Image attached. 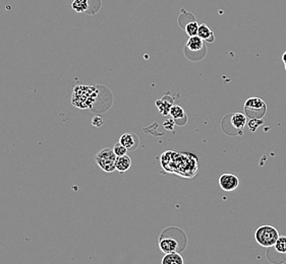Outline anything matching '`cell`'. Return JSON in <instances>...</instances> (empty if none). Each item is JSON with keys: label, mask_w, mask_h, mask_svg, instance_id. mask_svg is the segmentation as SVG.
Returning <instances> with one entry per match:
<instances>
[{"label": "cell", "mask_w": 286, "mask_h": 264, "mask_svg": "<svg viewBox=\"0 0 286 264\" xmlns=\"http://www.w3.org/2000/svg\"><path fill=\"white\" fill-rule=\"evenodd\" d=\"M162 264H184L183 258L182 256L177 253V252H173V253H168L165 254V256L162 258Z\"/></svg>", "instance_id": "7c38bea8"}, {"label": "cell", "mask_w": 286, "mask_h": 264, "mask_svg": "<svg viewBox=\"0 0 286 264\" xmlns=\"http://www.w3.org/2000/svg\"><path fill=\"white\" fill-rule=\"evenodd\" d=\"M263 124V120L262 119H252L249 122V127L252 131H256L257 128Z\"/></svg>", "instance_id": "d6986e66"}, {"label": "cell", "mask_w": 286, "mask_h": 264, "mask_svg": "<svg viewBox=\"0 0 286 264\" xmlns=\"http://www.w3.org/2000/svg\"><path fill=\"white\" fill-rule=\"evenodd\" d=\"M280 237L279 232L273 225H261L260 228L257 229L255 233V239L257 243L262 247L269 248L275 245L276 241Z\"/></svg>", "instance_id": "7a4b0ae2"}, {"label": "cell", "mask_w": 286, "mask_h": 264, "mask_svg": "<svg viewBox=\"0 0 286 264\" xmlns=\"http://www.w3.org/2000/svg\"><path fill=\"white\" fill-rule=\"evenodd\" d=\"M219 184L224 191L229 192L236 189L239 185V180L233 174H223L219 178Z\"/></svg>", "instance_id": "5b68a950"}, {"label": "cell", "mask_w": 286, "mask_h": 264, "mask_svg": "<svg viewBox=\"0 0 286 264\" xmlns=\"http://www.w3.org/2000/svg\"><path fill=\"white\" fill-rule=\"evenodd\" d=\"M91 123L95 127H101L103 125V123H104V120H103V118L101 116L96 115V116H94L92 118V122Z\"/></svg>", "instance_id": "ffe728a7"}, {"label": "cell", "mask_w": 286, "mask_h": 264, "mask_svg": "<svg viewBox=\"0 0 286 264\" xmlns=\"http://www.w3.org/2000/svg\"><path fill=\"white\" fill-rule=\"evenodd\" d=\"M156 105H157L158 109L160 110V112L162 113V115H167V114H169V113H170V109H171V107L173 106V105L171 104V103H167V102H166L165 104H163L162 100H161V101H157Z\"/></svg>", "instance_id": "e0dca14e"}, {"label": "cell", "mask_w": 286, "mask_h": 264, "mask_svg": "<svg viewBox=\"0 0 286 264\" xmlns=\"http://www.w3.org/2000/svg\"><path fill=\"white\" fill-rule=\"evenodd\" d=\"M100 90L98 87L80 85L73 88L71 103L80 109H89L97 101Z\"/></svg>", "instance_id": "6da1fadb"}, {"label": "cell", "mask_w": 286, "mask_h": 264, "mask_svg": "<svg viewBox=\"0 0 286 264\" xmlns=\"http://www.w3.org/2000/svg\"><path fill=\"white\" fill-rule=\"evenodd\" d=\"M169 114L172 116L175 120H178L182 117H185V114H184V110L178 106V105H173L172 107H171L170 109V113Z\"/></svg>", "instance_id": "9a60e30c"}, {"label": "cell", "mask_w": 286, "mask_h": 264, "mask_svg": "<svg viewBox=\"0 0 286 264\" xmlns=\"http://www.w3.org/2000/svg\"><path fill=\"white\" fill-rule=\"evenodd\" d=\"M199 24L196 21L193 22H189L186 24L184 30L185 33L187 34L188 37H194V36H198V31H199Z\"/></svg>", "instance_id": "5bb4252c"}, {"label": "cell", "mask_w": 286, "mask_h": 264, "mask_svg": "<svg viewBox=\"0 0 286 264\" xmlns=\"http://www.w3.org/2000/svg\"><path fill=\"white\" fill-rule=\"evenodd\" d=\"M230 124L236 130H242L246 124V116L241 113H234L230 116Z\"/></svg>", "instance_id": "30bf717a"}, {"label": "cell", "mask_w": 286, "mask_h": 264, "mask_svg": "<svg viewBox=\"0 0 286 264\" xmlns=\"http://www.w3.org/2000/svg\"><path fill=\"white\" fill-rule=\"evenodd\" d=\"M115 167L118 172L124 173L131 167V159L127 155L117 157L116 162H115Z\"/></svg>", "instance_id": "9c48e42d"}, {"label": "cell", "mask_w": 286, "mask_h": 264, "mask_svg": "<svg viewBox=\"0 0 286 264\" xmlns=\"http://www.w3.org/2000/svg\"><path fill=\"white\" fill-rule=\"evenodd\" d=\"M186 50L190 52L198 53L204 50V40H202L199 36L189 37L188 41L186 42Z\"/></svg>", "instance_id": "ba28073f"}, {"label": "cell", "mask_w": 286, "mask_h": 264, "mask_svg": "<svg viewBox=\"0 0 286 264\" xmlns=\"http://www.w3.org/2000/svg\"><path fill=\"white\" fill-rule=\"evenodd\" d=\"M117 156L114 154L113 148H103L96 155L97 165L106 173H112L116 170L115 162Z\"/></svg>", "instance_id": "3957f363"}, {"label": "cell", "mask_w": 286, "mask_h": 264, "mask_svg": "<svg viewBox=\"0 0 286 264\" xmlns=\"http://www.w3.org/2000/svg\"><path fill=\"white\" fill-rule=\"evenodd\" d=\"M266 103L257 97L247 99L244 103V113L251 119H262L266 114Z\"/></svg>", "instance_id": "277c9868"}, {"label": "cell", "mask_w": 286, "mask_h": 264, "mask_svg": "<svg viewBox=\"0 0 286 264\" xmlns=\"http://www.w3.org/2000/svg\"><path fill=\"white\" fill-rule=\"evenodd\" d=\"M274 247L278 253L286 254V236H280L276 241Z\"/></svg>", "instance_id": "2e32d148"}, {"label": "cell", "mask_w": 286, "mask_h": 264, "mask_svg": "<svg viewBox=\"0 0 286 264\" xmlns=\"http://www.w3.org/2000/svg\"><path fill=\"white\" fill-rule=\"evenodd\" d=\"M284 67H285V70H286V64H285V65H284Z\"/></svg>", "instance_id": "7402d4cb"}, {"label": "cell", "mask_w": 286, "mask_h": 264, "mask_svg": "<svg viewBox=\"0 0 286 264\" xmlns=\"http://www.w3.org/2000/svg\"><path fill=\"white\" fill-rule=\"evenodd\" d=\"M113 152L115 154L117 157H121L127 154L128 150L126 149L125 146H123L120 142H117L115 145L113 146Z\"/></svg>", "instance_id": "ac0fdd59"}, {"label": "cell", "mask_w": 286, "mask_h": 264, "mask_svg": "<svg viewBox=\"0 0 286 264\" xmlns=\"http://www.w3.org/2000/svg\"><path fill=\"white\" fill-rule=\"evenodd\" d=\"M198 36L204 41H208V42H213L214 41L213 32L211 31V29H210L206 24L200 25L199 31H198Z\"/></svg>", "instance_id": "8fae6325"}, {"label": "cell", "mask_w": 286, "mask_h": 264, "mask_svg": "<svg viewBox=\"0 0 286 264\" xmlns=\"http://www.w3.org/2000/svg\"><path fill=\"white\" fill-rule=\"evenodd\" d=\"M71 8L79 13L90 12L89 0H73L71 3Z\"/></svg>", "instance_id": "4fadbf2b"}, {"label": "cell", "mask_w": 286, "mask_h": 264, "mask_svg": "<svg viewBox=\"0 0 286 264\" xmlns=\"http://www.w3.org/2000/svg\"><path fill=\"white\" fill-rule=\"evenodd\" d=\"M282 61L284 64H286V51L284 52V54L282 55Z\"/></svg>", "instance_id": "44dd1931"}, {"label": "cell", "mask_w": 286, "mask_h": 264, "mask_svg": "<svg viewBox=\"0 0 286 264\" xmlns=\"http://www.w3.org/2000/svg\"><path fill=\"white\" fill-rule=\"evenodd\" d=\"M159 248L164 254L173 253L178 249V242L172 238H162L159 242Z\"/></svg>", "instance_id": "8992f818"}, {"label": "cell", "mask_w": 286, "mask_h": 264, "mask_svg": "<svg viewBox=\"0 0 286 264\" xmlns=\"http://www.w3.org/2000/svg\"><path fill=\"white\" fill-rule=\"evenodd\" d=\"M119 142L126 147L127 150H133L136 149L139 145V137L133 134V133H124L120 136L119 138Z\"/></svg>", "instance_id": "52a82bcc"}]
</instances>
